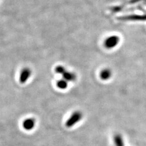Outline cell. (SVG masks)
I'll return each instance as SVG.
<instances>
[{
    "mask_svg": "<svg viewBox=\"0 0 146 146\" xmlns=\"http://www.w3.org/2000/svg\"><path fill=\"white\" fill-rule=\"evenodd\" d=\"M82 118V113L79 111H76L73 113L69 119L66 122V127L70 128L78 123Z\"/></svg>",
    "mask_w": 146,
    "mask_h": 146,
    "instance_id": "cell-1",
    "label": "cell"
},
{
    "mask_svg": "<svg viewBox=\"0 0 146 146\" xmlns=\"http://www.w3.org/2000/svg\"><path fill=\"white\" fill-rule=\"evenodd\" d=\"M119 41V38L118 36H112L106 39V42H105V46H106L108 49H111L114 47H115L118 44Z\"/></svg>",
    "mask_w": 146,
    "mask_h": 146,
    "instance_id": "cell-2",
    "label": "cell"
},
{
    "mask_svg": "<svg viewBox=\"0 0 146 146\" xmlns=\"http://www.w3.org/2000/svg\"><path fill=\"white\" fill-rule=\"evenodd\" d=\"M31 75V70L28 68H25L21 72L20 76V82L21 84H25L29 79Z\"/></svg>",
    "mask_w": 146,
    "mask_h": 146,
    "instance_id": "cell-3",
    "label": "cell"
},
{
    "mask_svg": "<svg viewBox=\"0 0 146 146\" xmlns=\"http://www.w3.org/2000/svg\"><path fill=\"white\" fill-rule=\"evenodd\" d=\"M35 125V121L33 118L26 119L23 122V127L26 130H33Z\"/></svg>",
    "mask_w": 146,
    "mask_h": 146,
    "instance_id": "cell-4",
    "label": "cell"
},
{
    "mask_svg": "<svg viewBox=\"0 0 146 146\" xmlns=\"http://www.w3.org/2000/svg\"><path fill=\"white\" fill-rule=\"evenodd\" d=\"M62 76L63 79H65L67 82H72L76 79V76L74 73L69 71H66L62 74Z\"/></svg>",
    "mask_w": 146,
    "mask_h": 146,
    "instance_id": "cell-5",
    "label": "cell"
},
{
    "mask_svg": "<svg viewBox=\"0 0 146 146\" xmlns=\"http://www.w3.org/2000/svg\"><path fill=\"white\" fill-rule=\"evenodd\" d=\"M111 76V72L109 69H104L100 73V79L103 80H107Z\"/></svg>",
    "mask_w": 146,
    "mask_h": 146,
    "instance_id": "cell-6",
    "label": "cell"
},
{
    "mask_svg": "<svg viewBox=\"0 0 146 146\" xmlns=\"http://www.w3.org/2000/svg\"><path fill=\"white\" fill-rule=\"evenodd\" d=\"M114 142H115V146H124L122 137L119 134H116L114 136Z\"/></svg>",
    "mask_w": 146,
    "mask_h": 146,
    "instance_id": "cell-7",
    "label": "cell"
},
{
    "mask_svg": "<svg viewBox=\"0 0 146 146\" xmlns=\"http://www.w3.org/2000/svg\"><path fill=\"white\" fill-rule=\"evenodd\" d=\"M56 85L58 88L60 90H65L67 88L68 84V82L63 79L57 81Z\"/></svg>",
    "mask_w": 146,
    "mask_h": 146,
    "instance_id": "cell-8",
    "label": "cell"
},
{
    "mask_svg": "<svg viewBox=\"0 0 146 146\" xmlns=\"http://www.w3.org/2000/svg\"><path fill=\"white\" fill-rule=\"evenodd\" d=\"M55 71H56L57 74H63L64 72H65L66 71V70L65 67H63V66H56V69H55Z\"/></svg>",
    "mask_w": 146,
    "mask_h": 146,
    "instance_id": "cell-9",
    "label": "cell"
}]
</instances>
